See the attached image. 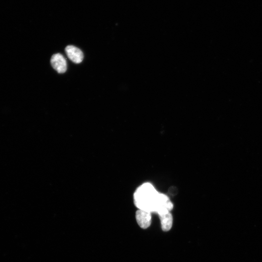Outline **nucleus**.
Here are the masks:
<instances>
[{"label": "nucleus", "instance_id": "obj_5", "mask_svg": "<svg viewBox=\"0 0 262 262\" xmlns=\"http://www.w3.org/2000/svg\"><path fill=\"white\" fill-rule=\"evenodd\" d=\"M162 229L163 231H167L169 230L173 224V217L170 212L159 215Z\"/></svg>", "mask_w": 262, "mask_h": 262}, {"label": "nucleus", "instance_id": "obj_3", "mask_svg": "<svg viewBox=\"0 0 262 262\" xmlns=\"http://www.w3.org/2000/svg\"><path fill=\"white\" fill-rule=\"evenodd\" d=\"M50 63L52 67L59 73H63L66 70V60L60 53L53 54L51 58Z\"/></svg>", "mask_w": 262, "mask_h": 262}, {"label": "nucleus", "instance_id": "obj_4", "mask_svg": "<svg viewBox=\"0 0 262 262\" xmlns=\"http://www.w3.org/2000/svg\"><path fill=\"white\" fill-rule=\"evenodd\" d=\"M65 50L68 58L73 63L79 64L82 62L83 54L79 48L72 45H69L66 47Z\"/></svg>", "mask_w": 262, "mask_h": 262}, {"label": "nucleus", "instance_id": "obj_2", "mask_svg": "<svg viewBox=\"0 0 262 262\" xmlns=\"http://www.w3.org/2000/svg\"><path fill=\"white\" fill-rule=\"evenodd\" d=\"M135 218L139 226L143 229L149 227L151 223V213L138 209L135 213Z\"/></svg>", "mask_w": 262, "mask_h": 262}, {"label": "nucleus", "instance_id": "obj_1", "mask_svg": "<svg viewBox=\"0 0 262 262\" xmlns=\"http://www.w3.org/2000/svg\"><path fill=\"white\" fill-rule=\"evenodd\" d=\"M160 194L151 183H143L137 188L134 193V203L138 209L156 213Z\"/></svg>", "mask_w": 262, "mask_h": 262}]
</instances>
